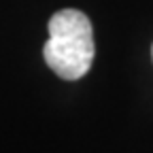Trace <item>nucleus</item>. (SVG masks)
Here are the masks:
<instances>
[{
	"label": "nucleus",
	"mask_w": 153,
	"mask_h": 153,
	"mask_svg": "<svg viewBox=\"0 0 153 153\" xmlns=\"http://www.w3.org/2000/svg\"><path fill=\"white\" fill-rule=\"evenodd\" d=\"M94 53V30L85 13L62 9L49 19V41L43 47V55L60 79L76 81L87 74Z\"/></svg>",
	"instance_id": "1"
},
{
	"label": "nucleus",
	"mask_w": 153,
	"mask_h": 153,
	"mask_svg": "<svg viewBox=\"0 0 153 153\" xmlns=\"http://www.w3.org/2000/svg\"><path fill=\"white\" fill-rule=\"evenodd\" d=\"M151 57H153V45H151Z\"/></svg>",
	"instance_id": "2"
}]
</instances>
